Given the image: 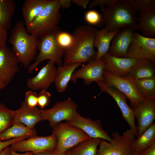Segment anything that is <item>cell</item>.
Here are the masks:
<instances>
[{
  "mask_svg": "<svg viewBox=\"0 0 155 155\" xmlns=\"http://www.w3.org/2000/svg\"><path fill=\"white\" fill-rule=\"evenodd\" d=\"M119 30L109 31L105 27L97 30L93 43L97 50L95 60L100 59L108 52L112 40Z\"/></svg>",
  "mask_w": 155,
  "mask_h": 155,
  "instance_id": "21",
  "label": "cell"
},
{
  "mask_svg": "<svg viewBox=\"0 0 155 155\" xmlns=\"http://www.w3.org/2000/svg\"><path fill=\"white\" fill-rule=\"evenodd\" d=\"M55 38L58 45L65 52L71 46L73 42L72 34L61 31L59 27L56 30Z\"/></svg>",
  "mask_w": 155,
  "mask_h": 155,
  "instance_id": "33",
  "label": "cell"
},
{
  "mask_svg": "<svg viewBox=\"0 0 155 155\" xmlns=\"http://www.w3.org/2000/svg\"><path fill=\"white\" fill-rule=\"evenodd\" d=\"M52 155H67V152L66 153H58L55 152H53Z\"/></svg>",
  "mask_w": 155,
  "mask_h": 155,
  "instance_id": "46",
  "label": "cell"
},
{
  "mask_svg": "<svg viewBox=\"0 0 155 155\" xmlns=\"http://www.w3.org/2000/svg\"><path fill=\"white\" fill-rule=\"evenodd\" d=\"M103 82L108 87H114L123 93L130 100V106L135 107L144 99L128 77L114 76L104 70Z\"/></svg>",
  "mask_w": 155,
  "mask_h": 155,
  "instance_id": "10",
  "label": "cell"
},
{
  "mask_svg": "<svg viewBox=\"0 0 155 155\" xmlns=\"http://www.w3.org/2000/svg\"><path fill=\"white\" fill-rule=\"evenodd\" d=\"M105 65L104 58H102L98 60L93 59L89 61L86 65L74 72L71 81L76 82L78 78L84 80L85 84L88 85L92 82L103 81V74Z\"/></svg>",
  "mask_w": 155,
  "mask_h": 155,
  "instance_id": "15",
  "label": "cell"
},
{
  "mask_svg": "<svg viewBox=\"0 0 155 155\" xmlns=\"http://www.w3.org/2000/svg\"><path fill=\"white\" fill-rule=\"evenodd\" d=\"M11 149L9 146L5 148L0 153V155H11Z\"/></svg>",
  "mask_w": 155,
  "mask_h": 155,
  "instance_id": "43",
  "label": "cell"
},
{
  "mask_svg": "<svg viewBox=\"0 0 155 155\" xmlns=\"http://www.w3.org/2000/svg\"><path fill=\"white\" fill-rule=\"evenodd\" d=\"M53 152H46L33 153L32 155H52Z\"/></svg>",
  "mask_w": 155,
  "mask_h": 155,
  "instance_id": "45",
  "label": "cell"
},
{
  "mask_svg": "<svg viewBox=\"0 0 155 155\" xmlns=\"http://www.w3.org/2000/svg\"><path fill=\"white\" fill-rule=\"evenodd\" d=\"M24 101L30 108L37 107L38 106V95L35 92L29 90L25 93Z\"/></svg>",
  "mask_w": 155,
  "mask_h": 155,
  "instance_id": "36",
  "label": "cell"
},
{
  "mask_svg": "<svg viewBox=\"0 0 155 155\" xmlns=\"http://www.w3.org/2000/svg\"><path fill=\"white\" fill-rule=\"evenodd\" d=\"M132 9L139 15L155 9V0H127Z\"/></svg>",
  "mask_w": 155,
  "mask_h": 155,
  "instance_id": "32",
  "label": "cell"
},
{
  "mask_svg": "<svg viewBox=\"0 0 155 155\" xmlns=\"http://www.w3.org/2000/svg\"><path fill=\"white\" fill-rule=\"evenodd\" d=\"M14 122L22 123L29 128L34 129L36 125L42 120L40 109L37 107L31 108L28 106L24 101L20 108L14 111Z\"/></svg>",
  "mask_w": 155,
  "mask_h": 155,
  "instance_id": "20",
  "label": "cell"
},
{
  "mask_svg": "<svg viewBox=\"0 0 155 155\" xmlns=\"http://www.w3.org/2000/svg\"><path fill=\"white\" fill-rule=\"evenodd\" d=\"M133 155H138L135 152H134Z\"/></svg>",
  "mask_w": 155,
  "mask_h": 155,
  "instance_id": "49",
  "label": "cell"
},
{
  "mask_svg": "<svg viewBox=\"0 0 155 155\" xmlns=\"http://www.w3.org/2000/svg\"><path fill=\"white\" fill-rule=\"evenodd\" d=\"M137 154L138 155H155V143Z\"/></svg>",
  "mask_w": 155,
  "mask_h": 155,
  "instance_id": "39",
  "label": "cell"
},
{
  "mask_svg": "<svg viewBox=\"0 0 155 155\" xmlns=\"http://www.w3.org/2000/svg\"><path fill=\"white\" fill-rule=\"evenodd\" d=\"M14 122V111L0 103V134L12 126Z\"/></svg>",
  "mask_w": 155,
  "mask_h": 155,
  "instance_id": "31",
  "label": "cell"
},
{
  "mask_svg": "<svg viewBox=\"0 0 155 155\" xmlns=\"http://www.w3.org/2000/svg\"><path fill=\"white\" fill-rule=\"evenodd\" d=\"M50 0H26L22 12L25 27L30 24L39 15Z\"/></svg>",
  "mask_w": 155,
  "mask_h": 155,
  "instance_id": "22",
  "label": "cell"
},
{
  "mask_svg": "<svg viewBox=\"0 0 155 155\" xmlns=\"http://www.w3.org/2000/svg\"><path fill=\"white\" fill-rule=\"evenodd\" d=\"M138 60L148 59L155 63V38L135 32L128 48L125 58Z\"/></svg>",
  "mask_w": 155,
  "mask_h": 155,
  "instance_id": "11",
  "label": "cell"
},
{
  "mask_svg": "<svg viewBox=\"0 0 155 155\" xmlns=\"http://www.w3.org/2000/svg\"><path fill=\"white\" fill-rule=\"evenodd\" d=\"M102 139L91 138L69 150L70 155H97L98 146Z\"/></svg>",
  "mask_w": 155,
  "mask_h": 155,
  "instance_id": "29",
  "label": "cell"
},
{
  "mask_svg": "<svg viewBox=\"0 0 155 155\" xmlns=\"http://www.w3.org/2000/svg\"><path fill=\"white\" fill-rule=\"evenodd\" d=\"M66 122L80 129L91 138H100L108 142L111 141L108 132L103 128L100 120L93 121L83 117L77 112L71 119Z\"/></svg>",
  "mask_w": 155,
  "mask_h": 155,
  "instance_id": "16",
  "label": "cell"
},
{
  "mask_svg": "<svg viewBox=\"0 0 155 155\" xmlns=\"http://www.w3.org/2000/svg\"><path fill=\"white\" fill-rule=\"evenodd\" d=\"M19 63L12 50L6 44L0 49V84L3 88L19 71Z\"/></svg>",
  "mask_w": 155,
  "mask_h": 155,
  "instance_id": "12",
  "label": "cell"
},
{
  "mask_svg": "<svg viewBox=\"0 0 155 155\" xmlns=\"http://www.w3.org/2000/svg\"><path fill=\"white\" fill-rule=\"evenodd\" d=\"M10 33L8 42L12 50L19 63L27 68L37 55L38 38L27 32L23 21L17 22Z\"/></svg>",
  "mask_w": 155,
  "mask_h": 155,
  "instance_id": "3",
  "label": "cell"
},
{
  "mask_svg": "<svg viewBox=\"0 0 155 155\" xmlns=\"http://www.w3.org/2000/svg\"><path fill=\"white\" fill-rule=\"evenodd\" d=\"M11 155H32L33 153V152H27L21 154L17 153L16 152L13 151L11 149Z\"/></svg>",
  "mask_w": 155,
  "mask_h": 155,
  "instance_id": "44",
  "label": "cell"
},
{
  "mask_svg": "<svg viewBox=\"0 0 155 155\" xmlns=\"http://www.w3.org/2000/svg\"><path fill=\"white\" fill-rule=\"evenodd\" d=\"M82 65V63H79L58 67L54 82L58 92L61 93L66 90L75 70Z\"/></svg>",
  "mask_w": 155,
  "mask_h": 155,
  "instance_id": "23",
  "label": "cell"
},
{
  "mask_svg": "<svg viewBox=\"0 0 155 155\" xmlns=\"http://www.w3.org/2000/svg\"><path fill=\"white\" fill-rule=\"evenodd\" d=\"M97 83L102 92L108 93L115 100L121 111L123 118L130 126V129L135 136L137 137V129L133 111L127 103L126 97L116 88L107 86L103 81Z\"/></svg>",
  "mask_w": 155,
  "mask_h": 155,
  "instance_id": "14",
  "label": "cell"
},
{
  "mask_svg": "<svg viewBox=\"0 0 155 155\" xmlns=\"http://www.w3.org/2000/svg\"><path fill=\"white\" fill-rule=\"evenodd\" d=\"M57 142L56 137L52 133L46 136L30 137L14 143L10 148L16 152H53L56 149Z\"/></svg>",
  "mask_w": 155,
  "mask_h": 155,
  "instance_id": "9",
  "label": "cell"
},
{
  "mask_svg": "<svg viewBox=\"0 0 155 155\" xmlns=\"http://www.w3.org/2000/svg\"><path fill=\"white\" fill-rule=\"evenodd\" d=\"M52 128V133L57 140L54 151L57 153H66L80 143L91 138L80 129L66 122H60Z\"/></svg>",
  "mask_w": 155,
  "mask_h": 155,
  "instance_id": "6",
  "label": "cell"
},
{
  "mask_svg": "<svg viewBox=\"0 0 155 155\" xmlns=\"http://www.w3.org/2000/svg\"><path fill=\"white\" fill-rule=\"evenodd\" d=\"M137 18V30H140L142 35L152 38L155 36V9L139 15Z\"/></svg>",
  "mask_w": 155,
  "mask_h": 155,
  "instance_id": "24",
  "label": "cell"
},
{
  "mask_svg": "<svg viewBox=\"0 0 155 155\" xmlns=\"http://www.w3.org/2000/svg\"><path fill=\"white\" fill-rule=\"evenodd\" d=\"M155 64L147 59L138 60L127 77L134 79L152 77L155 75Z\"/></svg>",
  "mask_w": 155,
  "mask_h": 155,
  "instance_id": "25",
  "label": "cell"
},
{
  "mask_svg": "<svg viewBox=\"0 0 155 155\" xmlns=\"http://www.w3.org/2000/svg\"><path fill=\"white\" fill-rule=\"evenodd\" d=\"M103 58L105 63L104 70L114 76L120 77H127L138 61L132 58L116 57L108 52Z\"/></svg>",
  "mask_w": 155,
  "mask_h": 155,
  "instance_id": "18",
  "label": "cell"
},
{
  "mask_svg": "<svg viewBox=\"0 0 155 155\" xmlns=\"http://www.w3.org/2000/svg\"><path fill=\"white\" fill-rule=\"evenodd\" d=\"M132 108L138 123L137 138L154 123L155 119V97L145 98L142 102Z\"/></svg>",
  "mask_w": 155,
  "mask_h": 155,
  "instance_id": "13",
  "label": "cell"
},
{
  "mask_svg": "<svg viewBox=\"0 0 155 155\" xmlns=\"http://www.w3.org/2000/svg\"><path fill=\"white\" fill-rule=\"evenodd\" d=\"M111 141L102 140L97 155H133L131 148L135 136L131 130H127L121 135L117 131L112 132Z\"/></svg>",
  "mask_w": 155,
  "mask_h": 155,
  "instance_id": "7",
  "label": "cell"
},
{
  "mask_svg": "<svg viewBox=\"0 0 155 155\" xmlns=\"http://www.w3.org/2000/svg\"><path fill=\"white\" fill-rule=\"evenodd\" d=\"M71 2L84 9H86L89 4L88 0H72Z\"/></svg>",
  "mask_w": 155,
  "mask_h": 155,
  "instance_id": "41",
  "label": "cell"
},
{
  "mask_svg": "<svg viewBox=\"0 0 155 155\" xmlns=\"http://www.w3.org/2000/svg\"><path fill=\"white\" fill-rule=\"evenodd\" d=\"M155 143V123L145 131L139 137L135 139L131 146L134 152H138L146 149Z\"/></svg>",
  "mask_w": 155,
  "mask_h": 155,
  "instance_id": "27",
  "label": "cell"
},
{
  "mask_svg": "<svg viewBox=\"0 0 155 155\" xmlns=\"http://www.w3.org/2000/svg\"><path fill=\"white\" fill-rule=\"evenodd\" d=\"M16 7L13 0H0V29L7 31L10 28Z\"/></svg>",
  "mask_w": 155,
  "mask_h": 155,
  "instance_id": "28",
  "label": "cell"
},
{
  "mask_svg": "<svg viewBox=\"0 0 155 155\" xmlns=\"http://www.w3.org/2000/svg\"><path fill=\"white\" fill-rule=\"evenodd\" d=\"M28 137L24 136L19 137L12 138L4 141L0 142V153L5 148L19 141L25 140Z\"/></svg>",
  "mask_w": 155,
  "mask_h": 155,
  "instance_id": "37",
  "label": "cell"
},
{
  "mask_svg": "<svg viewBox=\"0 0 155 155\" xmlns=\"http://www.w3.org/2000/svg\"><path fill=\"white\" fill-rule=\"evenodd\" d=\"M57 69L55 63L49 60L36 75L27 80L26 83L27 87L33 91L47 90L54 82Z\"/></svg>",
  "mask_w": 155,
  "mask_h": 155,
  "instance_id": "17",
  "label": "cell"
},
{
  "mask_svg": "<svg viewBox=\"0 0 155 155\" xmlns=\"http://www.w3.org/2000/svg\"><path fill=\"white\" fill-rule=\"evenodd\" d=\"M7 36V31L0 29V49L6 44Z\"/></svg>",
  "mask_w": 155,
  "mask_h": 155,
  "instance_id": "40",
  "label": "cell"
},
{
  "mask_svg": "<svg viewBox=\"0 0 155 155\" xmlns=\"http://www.w3.org/2000/svg\"><path fill=\"white\" fill-rule=\"evenodd\" d=\"M61 7L64 9L69 7L71 5L70 0H59Z\"/></svg>",
  "mask_w": 155,
  "mask_h": 155,
  "instance_id": "42",
  "label": "cell"
},
{
  "mask_svg": "<svg viewBox=\"0 0 155 155\" xmlns=\"http://www.w3.org/2000/svg\"><path fill=\"white\" fill-rule=\"evenodd\" d=\"M97 30L87 25L77 28L72 34L73 42L71 46L65 52L63 65L84 63L94 59L97 52L93 43Z\"/></svg>",
  "mask_w": 155,
  "mask_h": 155,
  "instance_id": "1",
  "label": "cell"
},
{
  "mask_svg": "<svg viewBox=\"0 0 155 155\" xmlns=\"http://www.w3.org/2000/svg\"><path fill=\"white\" fill-rule=\"evenodd\" d=\"M102 13L99 27H104L109 31L129 27L137 30V15L127 0H115L106 8L100 6Z\"/></svg>",
  "mask_w": 155,
  "mask_h": 155,
  "instance_id": "2",
  "label": "cell"
},
{
  "mask_svg": "<svg viewBox=\"0 0 155 155\" xmlns=\"http://www.w3.org/2000/svg\"><path fill=\"white\" fill-rule=\"evenodd\" d=\"M84 18L86 22L92 25H97L99 27L102 20L101 15L97 11L89 10L85 13Z\"/></svg>",
  "mask_w": 155,
  "mask_h": 155,
  "instance_id": "34",
  "label": "cell"
},
{
  "mask_svg": "<svg viewBox=\"0 0 155 155\" xmlns=\"http://www.w3.org/2000/svg\"><path fill=\"white\" fill-rule=\"evenodd\" d=\"M115 0H94L90 2L88 5L89 8H92L93 7L98 5L99 6L104 7L105 5H108L113 3Z\"/></svg>",
  "mask_w": 155,
  "mask_h": 155,
  "instance_id": "38",
  "label": "cell"
},
{
  "mask_svg": "<svg viewBox=\"0 0 155 155\" xmlns=\"http://www.w3.org/2000/svg\"><path fill=\"white\" fill-rule=\"evenodd\" d=\"M51 94L47 90H41L38 95V106L41 109H43L51 102Z\"/></svg>",
  "mask_w": 155,
  "mask_h": 155,
  "instance_id": "35",
  "label": "cell"
},
{
  "mask_svg": "<svg viewBox=\"0 0 155 155\" xmlns=\"http://www.w3.org/2000/svg\"><path fill=\"white\" fill-rule=\"evenodd\" d=\"M129 78L144 98L155 97V75L150 78L139 79Z\"/></svg>",
  "mask_w": 155,
  "mask_h": 155,
  "instance_id": "30",
  "label": "cell"
},
{
  "mask_svg": "<svg viewBox=\"0 0 155 155\" xmlns=\"http://www.w3.org/2000/svg\"><path fill=\"white\" fill-rule=\"evenodd\" d=\"M78 105L70 98L56 103L51 108L41 109L42 120H47L52 127L63 120L71 119L77 113Z\"/></svg>",
  "mask_w": 155,
  "mask_h": 155,
  "instance_id": "8",
  "label": "cell"
},
{
  "mask_svg": "<svg viewBox=\"0 0 155 155\" xmlns=\"http://www.w3.org/2000/svg\"><path fill=\"white\" fill-rule=\"evenodd\" d=\"M58 28L54 31L39 37L37 46L39 53L34 62L28 67V73H31L39 64L46 60L53 61L58 67L63 65L62 58L65 52L58 45L55 38Z\"/></svg>",
  "mask_w": 155,
  "mask_h": 155,
  "instance_id": "5",
  "label": "cell"
},
{
  "mask_svg": "<svg viewBox=\"0 0 155 155\" xmlns=\"http://www.w3.org/2000/svg\"><path fill=\"white\" fill-rule=\"evenodd\" d=\"M4 89L3 87L1 86V85L0 84V91L2 89Z\"/></svg>",
  "mask_w": 155,
  "mask_h": 155,
  "instance_id": "48",
  "label": "cell"
},
{
  "mask_svg": "<svg viewBox=\"0 0 155 155\" xmlns=\"http://www.w3.org/2000/svg\"><path fill=\"white\" fill-rule=\"evenodd\" d=\"M37 135L34 129H31L22 123L14 122L12 126L0 134V142L24 136L30 137Z\"/></svg>",
  "mask_w": 155,
  "mask_h": 155,
  "instance_id": "26",
  "label": "cell"
},
{
  "mask_svg": "<svg viewBox=\"0 0 155 155\" xmlns=\"http://www.w3.org/2000/svg\"><path fill=\"white\" fill-rule=\"evenodd\" d=\"M59 0H50L38 16L26 27L29 34L39 37L54 31L61 19Z\"/></svg>",
  "mask_w": 155,
  "mask_h": 155,
  "instance_id": "4",
  "label": "cell"
},
{
  "mask_svg": "<svg viewBox=\"0 0 155 155\" xmlns=\"http://www.w3.org/2000/svg\"><path fill=\"white\" fill-rule=\"evenodd\" d=\"M67 155H70L69 150L67 152Z\"/></svg>",
  "mask_w": 155,
  "mask_h": 155,
  "instance_id": "47",
  "label": "cell"
},
{
  "mask_svg": "<svg viewBox=\"0 0 155 155\" xmlns=\"http://www.w3.org/2000/svg\"><path fill=\"white\" fill-rule=\"evenodd\" d=\"M135 31L129 27L119 30L112 40L108 53L116 57L125 58Z\"/></svg>",
  "mask_w": 155,
  "mask_h": 155,
  "instance_id": "19",
  "label": "cell"
}]
</instances>
